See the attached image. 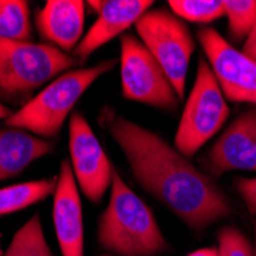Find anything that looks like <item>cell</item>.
<instances>
[{
    "instance_id": "7a4b0ae2",
    "label": "cell",
    "mask_w": 256,
    "mask_h": 256,
    "mask_svg": "<svg viewBox=\"0 0 256 256\" xmlns=\"http://www.w3.org/2000/svg\"><path fill=\"white\" fill-rule=\"evenodd\" d=\"M97 240L104 250L117 256H156L170 248L150 207L117 170L109 202L98 220Z\"/></svg>"
},
{
    "instance_id": "277c9868",
    "label": "cell",
    "mask_w": 256,
    "mask_h": 256,
    "mask_svg": "<svg viewBox=\"0 0 256 256\" xmlns=\"http://www.w3.org/2000/svg\"><path fill=\"white\" fill-rule=\"evenodd\" d=\"M78 63L50 43L0 40V97L25 104L34 90Z\"/></svg>"
},
{
    "instance_id": "52a82bcc",
    "label": "cell",
    "mask_w": 256,
    "mask_h": 256,
    "mask_svg": "<svg viewBox=\"0 0 256 256\" xmlns=\"http://www.w3.org/2000/svg\"><path fill=\"white\" fill-rule=\"evenodd\" d=\"M123 97L158 109L175 110L180 97L164 69L138 37L124 34L120 43Z\"/></svg>"
},
{
    "instance_id": "d6986e66",
    "label": "cell",
    "mask_w": 256,
    "mask_h": 256,
    "mask_svg": "<svg viewBox=\"0 0 256 256\" xmlns=\"http://www.w3.org/2000/svg\"><path fill=\"white\" fill-rule=\"evenodd\" d=\"M168 5L176 17L194 23H212L226 16L224 2L218 0H170Z\"/></svg>"
},
{
    "instance_id": "2e32d148",
    "label": "cell",
    "mask_w": 256,
    "mask_h": 256,
    "mask_svg": "<svg viewBox=\"0 0 256 256\" xmlns=\"http://www.w3.org/2000/svg\"><path fill=\"white\" fill-rule=\"evenodd\" d=\"M30 4L23 0H0V40L30 42Z\"/></svg>"
},
{
    "instance_id": "4fadbf2b",
    "label": "cell",
    "mask_w": 256,
    "mask_h": 256,
    "mask_svg": "<svg viewBox=\"0 0 256 256\" xmlns=\"http://www.w3.org/2000/svg\"><path fill=\"white\" fill-rule=\"evenodd\" d=\"M40 37L63 52L74 51L83 38L84 2L48 0L36 17Z\"/></svg>"
},
{
    "instance_id": "44dd1931",
    "label": "cell",
    "mask_w": 256,
    "mask_h": 256,
    "mask_svg": "<svg viewBox=\"0 0 256 256\" xmlns=\"http://www.w3.org/2000/svg\"><path fill=\"white\" fill-rule=\"evenodd\" d=\"M235 189L242 198L247 210L256 218V176L254 178H246V176H236Z\"/></svg>"
},
{
    "instance_id": "9c48e42d",
    "label": "cell",
    "mask_w": 256,
    "mask_h": 256,
    "mask_svg": "<svg viewBox=\"0 0 256 256\" xmlns=\"http://www.w3.org/2000/svg\"><path fill=\"white\" fill-rule=\"evenodd\" d=\"M196 37L226 100L256 106V60L238 51L214 28H201Z\"/></svg>"
},
{
    "instance_id": "cb8c5ba5",
    "label": "cell",
    "mask_w": 256,
    "mask_h": 256,
    "mask_svg": "<svg viewBox=\"0 0 256 256\" xmlns=\"http://www.w3.org/2000/svg\"><path fill=\"white\" fill-rule=\"evenodd\" d=\"M12 115V110L10 108H6L4 103H0V120H6Z\"/></svg>"
},
{
    "instance_id": "d4e9b609",
    "label": "cell",
    "mask_w": 256,
    "mask_h": 256,
    "mask_svg": "<svg viewBox=\"0 0 256 256\" xmlns=\"http://www.w3.org/2000/svg\"><path fill=\"white\" fill-rule=\"evenodd\" d=\"M253 244H254V253H256V226H254V242Z\"/></svg>"
},
{
    "instance_id": "5bb4252c",
    "label": "cell",
    "mask_w": 256,
    "mask_h": 256,
    "mask_svg": "<svg viewBox=\"0 0 256 256\" xmlns=\"http://www.w3.org/2000/svg\"><path fill=\"white\" fill-rule=\"evenodd\" d=\"M51 140L40 138L17 128L0 129V181L14 178L28 169L34 161L51 154Z\"/></svg>"
},
{
    "instance_id": "30bf717a",
    "label": "cell",
    "mask_w": 256,
    "mask_h": 256,
    "mask_svg": "<svg viewBox=\"0 0 256 256\" xmlns=\"http://www.w3.org/2000/svg\"><path fill=\"white\" fill-rule=\"evenodd\" d=\"M208 176L230 170L256 172V108L247 109L220 135L204 158Z\"/></svg>"
},
{
    "instance_id": "6da1fadb",
    "label": "cell",
    "mask_w": 256,
    "mask_h": 256,
    "mask_svg": "<svg viewBox=\"0 0 256 256\" xmlns=\"http://www.w3.org/2000/svg\"><path fill=\"white\" fill-rule=\"evenodd\" d=\"M102 124L124 154L142 188L192 230H202L234 215V206L212 176L201 172L176 148L110 108Z\"/></svg>"
},
{
    "instance_id": "8fae6325",
    "label": "cell",
    "mask_w": 256,
    "mask_h": 256,
    "mask_svg": "<svg viewBox=\"0 0 256 256\" xmlns=\"http://www.w3.org/2000/svg\"><path fill=\"white\" fill-rule=\"evenodd\" d=\"M52 221L62 256H84V224L80 190L71 162L60 166L52 204Z\"/></svg>"
},
{
    "instance_id": "603a6c76",
    "label": "cell",
    "mask_w": 256,
    "mask_h": 256,
    "mask_svg": "<svg viewBox=\"0 0 256 256\" xmlns=\"http://www.w3.org/2000/svg\"><path fill=\"white\" fill-rule=\"evenodd\" d=\"M188 256H218V248H214V247H206V248H200V250H195L192 252Z\"/></svg>"
},
{
    "instance_id": "9a60e30c",
    "label": "cell",
    "mask_w": 256,
    "mask_h": 256,
    "mask_svg": "<svg viewBox=\"0 0 256 256\" xmlns=\"http://www.w3.org/2000/svg\"><path fill=\"white\" fill-rule=\"evenodd\" d=\"M58 175L37 181H26L0 189V216L12 215L16 212L43 201L56 194Z\"/></svg>"
},
{
    "instance_id": "3957f363",
    "label": "cell",
    "mask_w": 256,
    "mask_h": 256,
    "mask_svg": "<svg viewBox=\"0 0 256 256\" xmlns=\"http://www.w3.org/2000/svg\"><path fill=\"white\" fill-rule=\"evenodd\" d=\"M115 63V60L102 62L96 66L71 69L58 76L28 103L12 112L11 117L5 120V124L44 140L54 138L84 92L103 74L109 72Z\"/></svg>"
},
{
    "instance_id": "e0dca14e",
    "label": "cell",
    "mask_w": 256,
    "mask_h": 256,
    "mask_svg": "<svg viewBox=\"0 0 256 256\" xmlns=\"http://www.w3.org/2000/svg\"><path fill=\"white\" fill-rule=\"evenodd\" d=\"M0 256H54L46 242L40 215L31 216L16 232L8 248Z\"/></svg>"
},
{
    "instance_id": "ac0fdd59",
    "label": "cell",
    "mask_w": 256,
    "mask_h": 256,
    "mask_svg": "<svg viewBox=\"0 0 256 256\" xmlns=\"http://www.w3.org/2000/svg\"><path fill=\"white\" fill-rule=\"evenodd\" d=\"M228 34L235 42H246L256 25V0H226Z\"/></svg>"
},
{
    "instance_id": "5b68a950",
    "label": "cell",
    "mask_w": 256,
    "mask_h": 256,
    "mask_svg": "<svg viewBox=\"0 0 256 256\" xmlns=\"http://www.w3.org/2000/svg\"><path fill=\"white\" fill-rule=\"evenodd\" d=\"M230 117V108L210 64L200 58L196 78L186 102L175 134V148L186 158L194 156L212 140Z\"/></svg>"
},
{
    "instance_id": "7402d4cb",
    "label": "cell",
    "mask_w": 256,
    "mask_h": 256,
    "mask_svg": "<svg viewBox=\"0 0 256 256\" xmlns=\"http://www.w3.org/2000/svg\"><path fill=\"white\" fill-rule=\"evenodd\" d=\"M242 52L247 54L250 58L256 60V25H254L253 31L250 32V36L247 37V40L242 44Z\"/></svg>"
},
{
    "instance_id": "8992f818",
    "label": "cell",
    "mask_w": 256,
    "mask_h": 256,
    "mask_svg": "<svg viewBox=\"0 0 256 256\" xmlns=\"http://www.w3.org/2000/svg\"><path fill=\"white\" fill-rule=\"evenodd\" d=\"M138 38L155 57L182 98L195 51V42L188 25L168 10H152L135 23Z\"/></svg>"
},
{
    "instance_id": "ba28073f",
    "label": "cell",
    "mask_w": 256,
    "mask_h": 256,
    "mask_svg": "<svg viewBox=\"0 0 256 256\" xmlns=\"http://www.w3.org/2000/svg\"><path fill=\"white\" fill-rule=\"evenodd\" d=\"M69 162L78 190L90 201L100 202L110 189L115 169L90 124L80 112L69 118Z\"/></svg>"
},
{
    "instance_id": "ffe728a7",
    "label": "cell",
    "mask_w": 256,
    "mask_h": 256,
    "mask_svg": "<svg viewBox=\"0 0 256 256\" xmlns=\"http://www.w3.org/2000/svg\"><path fill=\"white\" fill-rule=\"evenodd\" d=\"M218 256H256L254 244L240 228L227 226L218 234Z\"/></svg>"
},
{
    "instance_id": "7c38bea8",
    "label": "cell",
    "mask_w": 256,
    "mask_h": 256,
    "mask_svg": "<svg viewBox=\"0 0 256 256\" xmlns=\"http://www.w3.org/2000/svg\"><path fill=\"white\" fill-rule=\"evenodd\" d=\"M98 17L94 25L83 36L74 50V57L84 62L92 52L97 51L112 38L122 36L144 16L154 5L152 0H106V2H88Z\"/></svg>"
}]
</instances>
